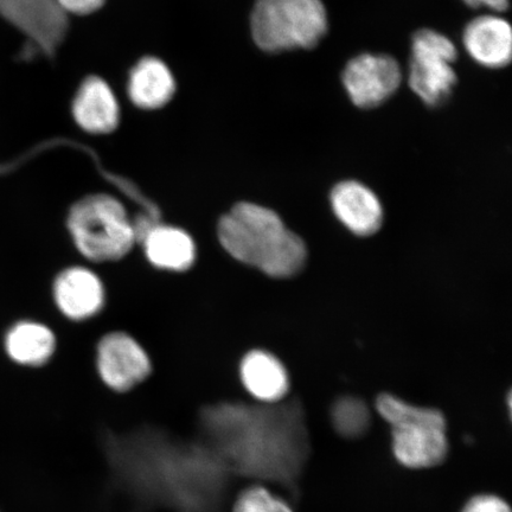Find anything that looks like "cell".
I'll return each instance as SVG.
<instances>
[{"label":"cell","mask_w":512,"mask_h":512,"mask_svg":"<svg viewBox=\"0 0 512 512\" xmlns=\"http://www.w3.org/2000/svg\"><path fill=\"white\" fill-rule=\"evenodd\" d=\"M143 241L147 258L157 267L184 271L194 262V242L181 229L152 226Z\"/></svg>","instance_id":"2e32d148"},{"label":"cell","mask_w":512,"mask_h":512,"mask_svg":"<svg viewBox=\"0 0 512 512\" xmlns=\"http://www.w3.org/2000/svg\"><path fill=\"white\" fill-rule=\"evenodd\" d=\"M240 379L246 392L261 405H275L290 392V377L284 364L264 350H253L242 358Z\"/></svg>","instance_id":"8fae6325"},{"label":"cell","mask_w":512,"mask_h":512,"mask_svg":"<svg viewBox=\"0 0 512 512\" xmlns=\"http://www.w3.org/2000/svg\"><path fill=\"white\" fill-rule=\"evenodd\" d=\"M463 512H511L507 502L492 495L473 497L465 505Z\"/></svg>","instance_id":"ffe728a7"},{"label":"cell","mask_w":512,"mask_h":512,"mask_svg":"<svg viewBox=\"0 0 512 512\" xmlns=\"http://www.w3.org/2000/svg\"><path fill=\"white\" fill-rule=\"evenodd\" d=\"M219 408L228 418L230 439L227 445L211 448L230 472L234 476L293 485L307 457L300 408L281 402L262 407L226 403Z\"/></svg>","instance_id":"6da1fadb"},{"label":"cell","mask_w":512,"mask_h":512,"mask_svg":"<svg viewBox=\"0 0 512 512\" xmlns=\"http://www.w3.org/2000/svg\"><path fill=\"white\" fill-rule=\"evenodd\" d=\"M219 236L233 258L272 278L294 277L306 264L303 239L287 229L275 211L258 204H236L222 217Z\"/></svg>","instance_id":"7a4b0ae2"},{"label":"cell","mask_w":512,"mask_h":512,"mask_svg":"<svg viewBox=\"0 0 512 512\" xmlns=\"http://www.w3.org/2000/svg\"><path fill=\"white\" fill-rule=\"evenodd\" d=\"M127 92L134 105L143 110H158L168 105L176 92L174 75L157 57H145L133 67Z\"/></svg>","instance_id":"9a60e30c"},{"label":"cell","mask_w":512,"mask_h":512,"mask_svg":"<svg viewBox=\"0 0 512 512\" xmlns=\"http://www.w3.org/2000/svg\"><path fill=\"white\" fill-rule=\"evenodd\" d=\"M254 41L268 53L316 47L328 30L322 0H258L252 17Z\"/></svg>","instance_id":"277c9868"},{"label":"cell","mask_w":512,"mask_h":512,"mask_svg":"<svg viewBox=\"0 0 512 512\" xmlns=\"http://www.w3.org/2000/svg\"><path fill=\"white\" fill-rule=\"evenodd\" d=\"M63 12L73 15H88L99 10L105 0H55Z\"/></svg>","instance_id":"44dd1931"},{"label":"cell","mask_w":512,"mask_h":512,"mask_svg":"<svg viewBox=\"0 0 512 512\" xmlns=\"http://www.w3.org/2000/svg\"><path fill=\"white\" fill-rule=\"evenodd\" d=\"M332 425L344 438L362 437L370 426V411L361 399L344 396L332 407Z\"/></svg>","instance_id":"ac0fdd59"},{"label":"cell","mask_w":512,"mask_h":512,"mask_svg":"<svg viewBox=\"0 0 512 512\" xmlns=\"http://www.w3.org/2000/svg\"><path fill=\"white\" fill-rule=\"evenodd\" d=\"M96 368L101 382L115 394L132 392L152 373L149 355L125 334H111L102 339L96 356Z\"/></svg>","instance_id":"52a82bcc"},{"label":"cell","mask_w":512,"mask_h":512,"mask_svg":"<svg viewBox=\"0 0 512 512\" xmlns=\"http://www.w3.org/2000/svg\"><path fill=\"white\" fill-rule=\"evenodd\" d=\"M0 14L46 51L54 49L66 29L55 0H0Z\"/></svg>","instance_id":"9c48e42d"},{"label":"cell","mask_w":512,"mask_h":512,"mask_svg":"<svg viewBox=\"0 0 512 512\" xmlns=\"http://www.w3.org/2000/svg\"><path fill=\"white\" fill-rule=\"evenodd\" d=\"M68 224L80 252L93 261L123 258L136 240L125 209L106 195L89 196L76 203Z\"/></svg>","instance_id":"5b68a950"},{"label":"cell","mask_w":512,"mask_h":512,"mask_svg":"<svg viewBox=\"0 0 512 512\" xmlns=\"http://www.w3.org/2000/svg\"><path fill=\"white\" fill-rule=\"evenodd\" d=\"M399 63L392 56L363 54L352 59L343 72V83L357 107L374 108L388 100L401 85Z\"/></svg>","instance_id":"ba28073f"},{"label":"cell","mask_w":512,"mask_h":512,"mask_svg":"<svg viewBox=\"0 0 512 512\" xmlns=\"http://www.w3.org/2000/svg\"><path fill=\"white\" fill-rule=\"evenodd\" d=\"M73 117L89 133L112 132L119 124L120 108L110 85L98 76L83 81L73 101Z\"/></svg>","instance_id":"7c38bea8"},{"label":"cell","mask_w":512,"mask_h":512,"mask_svg":"<svg viewBox=\"0 0 512 512\" xmlns=\"http://www.w3.org/2000/svg\"><path fill=\"white\" fill-rule=\"evenodd\" d=\"M457 55L450 38L430 29L415 32L409 85L427 106H439L451 95L457 83L452 67Z\"/></svg>","instance_id":"8992f818"},{"label":"cell","mask_w":512,"mask_h":512,"mask_svg":"<svg viewBox=\"0 0 512 512\" xmlns=\"http://www.w3.org/2000/svg\"><path fill=\"white\" fill-rule=\"evenodd\" d=\"M55 298L64 315L85 319L101 309L104 288L92 272L85 268H70L56 280Z\"/></svg>","instance_id":"5bb4252c"},{"label":"cell","mask_w":512,"mask_h":512,"mask_svg":"<svg viewBox=\"0 0 512 512\" xmlns=\"http://www.w3.org/2000/svg\"><path fill=\"white\" fill-rule=\"evenodd\" d=\"M330 201L337 219L351 233L366 238L381 229L382 204L366 185L356 181L338 183L331 191Z\"/></svg>","instance_id":"30bf717a"},{"label":"cell","mask_w":512,"mask_h":512,"mask_svg":"<svg viewBox=\"0 0 512 512\" xmlns=\"http://www.w3.org/2000/svg\"><path fill=\"white\" fill-rule=\"evenodd\" d=\"M376 411L392 427L393 452L401 465L421 470L444 462L447 425L438 409L414 406L398 396L381 394Z\"/></svg>","instance_id":"3957f363"},{"label":"cell","mask_w":512,"mask_h":512,"mask_svg":"<svg viewBox=\"0 0 512 512\" xmlns=\"http://www.w3.org/2000/svg\"><path fill=\"white\" fill-rule=\"evenodd\" d=\"M229 512H293L285 499L264 484L246 486L235 495Z\"/></svg>","instance_id":"d6986e66"},{"label":"cell","mask_w":512,"mask_h":512,"mask_svg":"<svg viewBox=\"0 0 512 512\" xmlns=\"http://www.w3.org/2000/svg\"><path fill=\"white\" fill-rule=\"evenodd\" d=\"M5 348L12 361L22 366L41 367L54 355L56 341L47 326L25 322L9 331Z\"/></svg>","instance_id":"e0dca14e"},{"label":"cell","mask_w":512,"mask_h":512,"mask_svg":"<svg viewBox=\"0 0 512 512\" xmlns=\"http://www.w3.org/2000/svg\"><path fill=\"white\" fill-rule=\"evenodd\" d=\"M464 46L473 60L489 68L508 66L512 54L510 24L496 16H482L467 24Z\"/></svg>","instance_id":"4fadbf2b"},{"label":"cell","mask_w":512,"mask_h":512,"mask_svg":"<svg viewBox=\"0 0 512 512\" xmlns=\"http://www.w3.org/2000/svg\"><path fill=\"white\" fill-rule=\"evenodd\" d=\"M463 2L470 8L485 6V8L498 12L507 11L509 8V0H463Z\"/></svg>","instance_id":"7402d4cb"}]
</instances>
